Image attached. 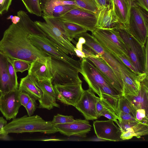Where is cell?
<instances>
[{
    "instance_id": "obj_1",
    "label": "cell",
    "mask_w": 148,
    "mask_h": 148,
    "mask_svg": "<svg viewBox=\"0 0 148 148\" xmlns=\"http://www.w3.org/2000/svg\"><path fill=\"white\" fill-rule=\"evenodd\" d=\"M19 21L12 23L5 31L0 40V50L12 59L27 61L30 64L39 60L45 62L49 56L34 45L28 38L30 34L45 36V33L23 10L17 12Z\"/></svg>"
},
{
    "instance_id": "obj_2",
    "label": "cell",
    "mask_w": 148,
    "mask_h": 148,
    "mask_svg": "<svg viewBox=\"0 0 148 148\" xmlns=\"http://www.w3.org/2000/svg\"><path fill=\"white\" fill-rule=\"evenodd\" d=\"M36 132L51 134L58 131L51 121H45L37 115L30 116L25 115L14 118L1 131L2 133L8 134Z\"/></svg>"
},
{
    "instance_id": "obj_3",
    "label": "cell",
    "mask_w": 148,
    "mask_h": 148,
    "mask_svg": "<svg viewBox=\"0 0 148 148\" xmlns=\"http://www.w3.org/2000/svg\"><path fill=\"white\" fill-rule=\"evenodd\" d=\"M115 29L122 39L127 57L140 75H148V38L142 45L123 27Z\"/></svg>"
},
{
    "instance_id": "obj_4",
    "label": "cell",
    "mask_w": 148,
    "mask_h": 148,
    "mask_svg": "<svg viewBox=\"0 0 148 148\" xmlns=\"http://www.w3.org/2000/svg\"><path fill=\"white\" fill-rule=\"evenodd\" d=\"M80 73L88 84L89 88L100 97L105 93L116 98L120 95L110 84L101 72L89 59H82Z\"/></svg>"
},
{
    "instance_id": "obj_5",
    "label": "cell",
    "mask_w": 148,
    "mask_h": 148,
    "mask_svg": "<svg viewBox=\"0 0 148 148\" xmlns=\"http://www.w3.org/2000/svg\"><path fill=\"white\" fill-rule=\"evenodd\" d=\"M45 22L34 21L45 33L46 36L58 46L66 54L76 56L75 47L66 35L61 20L58 18L42 16Z\"/></svg>"
},
{
    "instance_id": "obj_6",
    "label": "cell",
    "mask_w": 148,
    "mask_h": 148,
    "mask_svg": "<svg viewBox=\"0 0 148 148\" xmlns=\"http://www.w3.org/2000/svg\"><path fill=\"white\" fill-rule=\"evenodd\" d=\"M48 55L45 64L52 77L53 85L82 83L79 76L80 70L66 62Z\"/></svg>"
},
{
    "instance_id": "obj_7",
    "label": "cell",
    "mask_w": 148,
    "mask_h": 148,
    "mask_svg": "<svg viewBox=\"0 0 148 148\" xmlns=\"http://www.w3.org/2000/svg\"><path fill=\"white\" fill-rule=\"evenodd\" d=\"M148 12L131 3L126 30L142 45L148 38Z\"/></svg>"
},
{
    "instance_id": "obj_8",
    "label": "cell",
    "mask_w": 148,
    "mask_h": 148,
    "mask_svg": "<svg viewBox=\"0 0 148 148\" xmlns=\"http://www.w3.org/2000/svg\"><path fill=\"white\" fill-rule=\"evenodd\" d=\"M91 32L102 46L112 54L127 57L124 42L115 29L97 27Z\"/></svg>"
},
{
    "instance_id": "obj_9",
    "label": "cell",
    "mask_w": 148,
    "mask_h": 148,
    "mask_svg": "<svg viewBox=\"0 0 148 148\" xmlns=\"http://www.w3.org/2000/svg\"><path fill=\"white\" fill-rule=\"evenodd\" d=\"M28 38L31 43L38 49L56 58L72 65L81 70V62L69 56L57 45L45 36L33 34Z\"/></svg>"
},
{
    "instance_id": "obj_10",
    "label": "cell",
    "mask_w": 148,
    "mask_h": 148,
    "mask_svg": "<svg viewBox=\"0 0 148 148\" xmlns=\"http://www.w3.org/2000/svg\"><path fill=\"white\" fill-rule=\"evenodd\" d=\"M97 14L76 6L58 18L77 24L91 32L97 27Z\"/></svg>"
},
{
    "instance_id": "obj_11",
    "label": "cell",
    "mask_w": 148,
    "mask_h": 148,
    "mask_svg": "<svg viewBox=\"0 0 148 148\" xmlns=\"http://www.w3.org/2000/svg\"><path fill=\"white\" fill-rule=\"evenodd\" d=\"M82 83L58 84L53 85L56 98L64 104L75 107L84 90Z\"/></svg>"
},
{
    "instance_id": "obj_12",
    "label": "cell",
    "mask_w": 148,
    "mask_h": 148,
    "mask_svg": "<svg viewBox=\"0 0 148 148\" xmlns=\"http://www.w3.org/2000/svg\"><path fill=\"white\" fill-rule=\"evenodd\" d=\"M42 15L59 18L77 6L74 0H39Z\"/></svg>"
},
{
    "instance_id": "obj_13",
    "label": "cell",
    "mask_w": 148,
    "mask_h": 148,
    "mask_svg": "<svg viewBox=\"0 0 148 148\" xmlns=\"http://www.w3.org/2000/svg\"><path fill=\"white\" fill-rule=\"evenodd\" d=\"M100 99L97 97L94 92L90 88L84 90L80 99L75 107L83 115L87 120L97 119L96 104Z\"/></svg>"
},
{
    "instance_id": "obj_14",
    "label": "cell",
    "mask_w": 148,
    "mask_h": 148,
    "mask_svg": "<svg viewBox=\"0 0 148 148\" xmlns=\"http://www.w3.org/2000/svg\"><path fill=\"white\" fill-rule=\"evenodd\" d=\"M18 88L3 95L0 99V111L7 120L16 117L21 106Z\"/></svg>"
},
{
    "instance_id": "obj_15",
    "label": "cell",
    "mask_w": 148,
    "mask_h": 148,
    "mask_svg": "<svg viewBox=\"0 0 148 148\" xmlns=\"http://www.w3.org/2000/svg\"><path fill=\"white\" fill-rule=\"evenodd\" d=\"M94 129L99 139L114 141H122L120 128L109 119L105 121H95L93 123Z\"/></svg>"
},
{
    "instance_id": "obj_16",
    "label": "cell",
    "mask_w": 148,
    "mask_h": 148,
    "mask_svg": "<svg viewBox=\"0 0 148 148\" xmlns=\"http://www.w3.org/2000/svg\"><path fill=\"white\" fill-rule=\"evenodd\" d=\"M119 60L120 75L123 86V95H137L140 88L138 75L125 65L120 59Z\"/></svg>"
},
{
    "instance_id": "obj_17",
    "label": "cell",
    "mask_w": 148,
    "mask_h": 148,
    "mask_svg": "<svg viewBox=\"0 0 148 148\" xmlns=\"http://www.w3.org/2000/svg\"><path fill=\"white\" fill-rule=\"evenodd\" d=\"M58 132L69 137L74 136L84 138L90 131L91 126L86 119H75L67 123L54 125Z\"/></svg>"
},
{
    "instance_id": "obj_18",
    "label": "cell",
    "mask_w": 148,
    "mask_h": 148,
    "mask_svg": "<svg viewBox=\"0 0 148 148\" xmlns=\"http://www.w3.org/2000/svg\"><path fill=\"white\" fill-rule=\"evenodd\" d=\"M86 58L90 60L101 72L110 84L121 96L123 95V86L111 67L100 56L97 55Z\"/></svg>"
},
{
    "instance_id": "obj_19",
    "label": "cell",
    "mask_w": 148,
    "mask_h": 148,
    "mask_svg": "<svg viewBox=\"0 0 148 148\" xmlns=\"http://www.w3.org/2000/svg\"><path fill=\"white\" fill-rule=\"evenodd\" d=\"M38 82L42 93V97L38 100V108L50 110L54 107L60 108V105L56 102V95L51 80Z\"/></svg>"
},
{
    "instance_id": "obj_20",
    "label": "cell",
    "mask_w": 148,
    "mask_h": 148,
    "mask_svg": "<svg viewBox=\"0 0 148 148\" xmlns=\"http://www.w3.org/2000/svg\"><path fill=\"white\" fill-rule=\"evenodd\" d=\"M140 83V89L137 95L132 96L128 95H123L130 101L136 110L143 109L148 112V77L141 81Z\"/></svg>"
},
{
    "instance_id": "obj_21",
    "label": "cell",
    "mask_w": 148,
    "mask_h": 148,
    "mask_svg": "<svg viewBox=\"0 0 148 148\" xmlns=\"http://www.w3.org/2000/svg\"><path fill=\"white\" fill-rule=\"evenodd\" d=\"M125 27L114 14L112 8L99 10L97 14V27L117 29Z\"/></svg>"
},
{
    "instance_id": "obj_22",
    "label": "cell",
    "mask_w": 148,
    "mask_h": 148,
    "mask_svg": "<svg viewBox=\"0 0 148 148\" xmlns=\"http://www.w3.org/2000/svg\"><path fill=\"white\" fill-rule=\"evenodd\" d=\"M7 56L0 50V89L2 95L17 89L13 85L9 75Z\"/></svg>"
},
{
    "instance_id": "obj_23",
    "label": "cell",
    "mask_w": 148,
    "mask_h": 148,
    "mask_svg": "<svg viewBox=\"0 0 148 148\" xmlns=\"http://www.w3.org/2000/svg\"><path fill=\"white\" fill-rule=\"evenodd\" d=\"M112 12L119 22L126 27L131 3L128 0H112Z\"/></svg>"
},
{
    "instance_id": "obj_24",
    "label": "cell",
    "mask_w": 148,
    "mask_h": 148,
    "mask_svg": "<svg viewBox=\"0 0 148 148\" xmlns=\"http://www.w3.org/2000/svg\"><path fill=\"white\" fill-rule=\"evenodd\" d=\"M18 89L24 91L36 100H39L42 97V92L38 81L29 74L21 79Z\"/></svg>"
},
{
    "instance_id": "obj_25",
    "label": "cell",
    "mask_w": 148,
    "mask_h": 148,
    "mask_svg": "<svg viewBox=\"0 0 148 148\" xmlns=\"http://www.w3.org/2000/svg\"><path fill=\"white\" fill-rule=\"evenodd\" d=\"M28 74L38 81L51 80L52 77L46 64L45 62L37 60L30 64Z\"/></svg>"
},
{
    "instance_id": "obj_26",
    "label": "cell",
    "mask_w": 148,
    "mask_h": 148,
    "mask_svg": "<svg viewBox=\"0 0 148 148\" xmlns=\"http://www.w3.org/2000/svg\"><path fill=\"white\" fill-rule=\"evenodd\" d=\"M61 19L66 36L71 42L76 45L77 42L75 41L73 38L77 35L87 32V30L84 27L77 24Z\"/></svg>"
},
{
    "instance_id": "obj_27",
    "label": "cell",
    "mask_w": 148,
    "mask_h": 148,
    "mask_svg": "<svg viewBox=\"0 0 148 148\" xmlns=\"http://www.w3.org/2000/svg\"><path fill=\"white\" fill-rule=\"evenodd\" d=\"M104 49V53L100 56L112 69L123 88V82L119 70V60L116 55L113 54L105 48Z\"/></svg>"
},
{
    "instance_id": "obj_28",
    "label": "cell",
    "mask_w": 148,
    "mask_h": 148,
    "mask_svg": "<svg viewBox=\"0 0 148 148\" xmlns=\"http://www.w3.org/2000/svg\"><path fill=\"white\" fill-rule=\"evenodd\" d=\"M79 37H82L86 40L84 45L90 49L96 54L101 56L104 52V48L92 35L86 32L80 34L75 36L77 39Z\"/></svg>"
},
{
    "instance_id": "obj_29",
    "label": "cell",
    "mask_w": 148,
    "mask_h": 148,
    "mask_svg": "<svg viewBox=\"0 0 148 148\" xmlns=\"http://www.w3.org/2000/svg\"><path fill=\"white\" fill-rule=\"evenodd\" d=\"M99 98L104 107L113 113L119 120V111L118 108L119 98L114 97L105 93H101Z\"/></svg>"
},
{
    "instance_id": "obj_30",
    "label": "cell",
    "mask_w": 148,
    "mask_h": 148,
    "mask_svg": "<svg viewBox=\"0 0 148 148\" xmlns=\"http://www.w3.org/2000/svg\"><path fill=\"white\" fill-rule=\"evenodd\" d=\"M118 108L119 111L129 114L136 118V110L124 95H122L119 97Z\"/></svg>"
},
{
    "instance_id": "obj_31",
    "label": "cell",
    "mask_w": 148,
    "mask_h": 148,
    "mask_svg": "<svg viewBox=\"0 0 148 148\" xmlns=\"http://www.w3.org/2000/svg\"><path fill=\"white\" fill-rule=\"evenodd\" d=\"M30 13L38 16H42L39 0H21Z\"/></svg>"
},
{
    "instance_id": "obj_32",
    "label": "cell",
    "mask_w": 148,
    "mask_h": 148,
    "mask_svg": "<svg viewBox=\"0 0 148 148\" xmlns=\"http://www.w3.org/2000/svg\"><path fill=\"white\" fill-rule=\"evenodd\" d=\"M125 131L131 132L134 137L139 138L142 136L148 134V124L138 122L131 128L127 129Z\"/></svg>"
},
{
    "instance_id": "obj_33",
    "label": "cell",
    "mask_w": 148,
    "mask_h": 148,
    "mask_svg": "<svg viewBox=\"0 0 148 148\" xmlns=\"http://www.w3.org/2000/svg\"><path fill=\"white\" fill-rule=\"evenodd\" d=\"M77 5L84 9L98 14L99 10L95 0H74Z\"/></svg>"
},
{
    "instance_id": "obj_34",
    "label": "cell",
    "mask_w": 148,
    "mask_h": 148,
    "mask_svg": "<svg viewBox=\"0 0 148 148\" xmlns=\"http://www.w3.org/2000/svg\"><path fill=\"white\" fill-rule=\"evenodd\" d=\"M7 58L8 68V72L10 79L14 86L16 89H18V83L17 81V76L13 66L12 60L8 57Z\"/></svg>"
},
{
    "instance_id": "obj_35",
    "label": "cell",
    "mask_w": 148,
    "mask_h": 148,
    "mask_svg": "<svg viewBox=\"0 0 148 148\" xmlns=\"http://www.w3.org/2000/svg\"><path fill=\"white\" fill-rule=\"evenodd\" d=\"M13 66L16 72H20L22 73L28 70L30 64L25 61L18 59H12Z\"/></svg>"
},
{
    "instance_id": "obj_36",
    "label": "cell",
    "mask_w": 148,
    "mask_h": 148,
    "mask_svg": "<svg viewBox=\"0 0 148 148\" xmlns=\"http://www.w3.org/2000/svg\"><path fill=\"white\" fill-rule=\"evenodd\" d=\"M75 120L72 115H64L58 114L54 116L51 122L53 125H56L71 123Z\"/></svg>"
},
{
    "instance_id": "obj_37",
    "label": "cell",
    "mask_w": 148,
    "mask_h": 148,
    "mask_svg": "<svg viewBox=\"0 0 148 148\" xmlns=\"http://www.w3.org/2000/svg\"><path fill=\"white\" fill-rule=\"evenodd\" d=\"M148 113L143 109L136 110V119L139 122L148 124Z\"/></svg>"
},
{
    "instance_id": "obj_38",
    "label": "cell",
    "mask_w": 148,
    "mask_h": 148,
    "mask_svg": "<svg viewBox=\"0 0 148 148\" xmlns=\"http://www.w3.org/2000/svg\"><path fill=\"white\" fill-rule=\"evenodd\" d=\"M36 100L35 98L31 97L29 101L25 107L28 116H32L38 107Z\"/></svg>"
},
{
    "instance_id": "obj_39",
    "label": "cell",
    "mask_w": 148,
    "mask_h": 148,
    "mask_svg": "<svg viewBox=\"0 0 148 148\" xmlns=\"http://www.w3.org/2000/svg\"><path fill=\"white\" fill-rule=\"evenodd\" d=\"M112 0H95L99 10L112 8Z\"/></svg>"
},
{
    "instance_id": "obj_40",
    "label": "cell",
    "mask_w": 148,
    "mask_h": 148,
    "mask_svg": "<svg viewBox=\"0 0 148 148\" xmlns=\"http://www.w3.org/2000/svg\"><path fill=\"white\" fill-rule=\"evenodd\" d=\"M19 90V97L21 104V106L25 107L29 101L31 96L24 91Z\"/></svg>"
},
{
    "instance_id": "obj_41",
    "label": "cell",
    "mask_w": 148,
    "mask_h": 148,
    "mask_svg": "<svg viewBox=\"0 0 148 148\" xmlns=\"http://www.w3.org/2000/svg\"><path fill=\"white\" fill-rule=\"evenodd\" d=\"M117 56L125 65L130 68V69L136 74L137 75H140L138 74L127 56L125 55H118Z\"/></svg>"
},
{
    "instance_id": "obj_42",
    "label": "cell",
    "mask_w": 148,
    "mask_h": 148,
    "mask_svg": "<svg viewBox=\"0 0 148 148\" xmlns=\"http://www.w3.org/2000/svg\"><path fill=\"white\" fill-rule=\"evenodd\" d=\"M7 121L2 116L0 117V140H12L8 134L1 133V131L3 127L7 124Z\"/></svg>"
},
{
    "instance_id": "obj_43",
    "label": "cell",
    "mask_w": 148,
    "mask_h": 148,
    "mask_svg": "<svg viewBox=\"0 0 148 148\" xmlns=\"http://www.w3.org/2000/svg\"><path fill=\"white\" fill-rule=\"evenodd\" d=\"M100 116H104L109 119L113 121L118 125H119L118 119L116 116L113 113L107 109L104 108V109L101 113Z\"/></svg>"
},
{
    "instance_id": "obj_44",
    "label": "cell",
    "mask_w": 148,
    "mask_h": 148,
    "mask_svg": "<svg viewBox=\"0 0 148 148\" xmlns=\"http://www.w3.org/2000/svg\"><path fill=\"white\" fill-rule=\"evenodd\" d=\"M12 1V0H0V15L8 11Z\"/></svg>"
},
{
    "instance_id": "obj_45",
    "label": "cell",
    "mask_w": 148,
    "mask_h": 148,
    "mask_svg": "<svg viewBox=\"0 0 148 148\" xmlns=\"http://www.w3.org/2000/svg\"><path fill=\"white\" fill-rule=\"evenodd\" d=\"M119 117L120 120L132 122H139L135 118L130 114L121 111H119Z\"/></svg>"
},
{
    "instance_id": "obj_46",
    "label": "cell",
    "mask_w": 148,
    "mask_h": 148,
    "mask_svg": "<svg viewBox=\"0 0 148 148\" xmlns=\"http://www.w3.org/2000/svg\"><path fill=\"white\" fill-rule=\"evenodd\" d=\"M148 0H135L132 2L138 6L148 11Z\"/></svg>"
},
{
    "instance_id": "obj_47",
    "label": "cell",
    "mask_w": 148,
    "mask_h": 148,
    "mask_svg": "<svg viewBox=\"0 0 148 148\" xmlns=\"http://www.w3.org/2000/svg\"><path fill=\"white\" fill-rule=\"evenodd\" d=\"M104 109V107L101 101L100 98L97 101L96 106V112L98 118L101 116V114Z\"/></svg>"
},
{
    "instance_id": "obj_48",
    "label": "cell",
    "mask_w": 148,
    "mask_h": 148,
    "mask_svg": "<svg viewBox=\"0 0 148 148\" xmlns=\"http://www.w3.org/2000/svg\"><path fill=\"white\" fill-rule=\"evenodd\" d=\"M133 137L134 136L132 133L129 131L122 132L121 135V138L123 140L130 139Z\"/></svg>"
},
{
    "instance_id": "obj_49",
    "label": "cell",
    "mask_w": 148,
    "mask_h": 148,
    "mask_svg": "<svg viewBox=\"0 0 148 148\" xmlns=\"http://www.w3.org/2000/svg\"><path fill=\"white\" fill-rule=\"evenodd\" d=\"M78 41L76 44V47L77 49L82 51L83 45L86 42L85 38L82 37H79L77 38Z\"/></svg>"
},
{
    "instance_id": "obj_50",
    "label": "cell",
    "mask_w": 148,
    "mask_h": 148,
    "mask_svg": "<svg viewBox=\"0 0 148 148\" xmlns=\"http://www.w3.org/2000/svg\"><path fill=\"white\" fill-rule=\"evenodd\" d=\"M74 51L76 54V56L79 57L81 59L84 58H86V56L84 53L82 51H81L76 48L74 49Z\"/></svg>"
},
{
    "instance_id": "obj_51",
    "label": "cell",
    "mask_w": 148,
    "mask_h": 148,
    "mask_svg": "<svg viewBox=\"0 0 148 148\" xmlns=\"http://www.w3.org/2000/svg\"><path fill=\"white\" fill-rule=\"evenodd\" d=\"M20 20V18L18 16H13L11 20L12 23L14 24H16Z\"/></svg>"
},
{
    "instance_id": "obj_52",
    "label": "cell",
    "mask_w": 148,
    "mask_h": 148,
    "mask_svg": "<svg viewBox=\"0 0 148 148\" xmlns=\"http://www.w3.org/2000/svg\"><path fill=\"white\" fill-rule=\"evenodd\" d=\"M13 15H11L8 16L7 18V19L9 20V19H10L11 20L12 19V18L13 17Z\"/></svg>"
},
{
    "instance_id": "obj_53",
    "label": "cell",
    "mask_w": 148,
    "mask_h": 148,
    "mask_svg": "<svg viewBox=\"0 0 148 148\" xmlns=\"http://www.w3.org/2000/svg\"><path fill=\"white\" fill-rule=\"evenodd\" d=\"M2 92L0 89V98H1V96H2Z\"/></svg>"
},
{
    "instance_id": "obj_54",
    "label": "cell",
    "mask_w": 148,
    "mask_h": 148,
    "mask_svg": "<svg viewBox=\"0 0 148 148\" xmlns=\"http://www.w3.org/2000/svg\"><path fill=\"white\" fill-rule=\"evenodd\" d=\"M130 2V3H132L133 1H134L135 0H128Z\"/></svg>"
}]
</instances>
